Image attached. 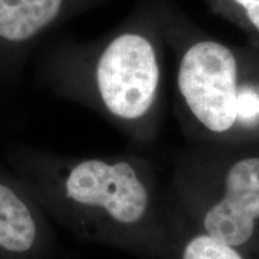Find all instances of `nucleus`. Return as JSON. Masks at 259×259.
Listing matches in <instances>:
<instances>
[{
  "label": "nucleus",
  "mask_w": 259,
  "mask_h": 259,
  "mask_svg": "<svg viewBox=\"0 0 259 259\" xmlns=\"http://www.w3.org/2000/svg\"><path fill=\"white\" fill-rule=\"evenodd\" d=\"M213 11L234 23L259 50V0H206Z\"/></svg>",
  "instance_id": "6e6552de"
},
{
  "label": "nucleus",
  "mask_w": 259,
  "mask_h": 259,
  "mask_svg": "<svg viewBox=\"0 0 259 259\" xmlns=\"http://www.w3.org/2000/svg\"><path fill=\"white\" fill-rule=\"evenodd\" d=\"M77 97L138 147L158 137L163 113L160 37L144 29L116 32L79 66Z\"/></svg>",
  "instance_id": "20e7f679"
},
{
  "label": "nucleus",
  "mask_w": 259,
  "mask_h": 259,
  "mask_svg": "<svg viewBox=\"0 0 259 259\" xmlns=\"http://www.w3.org/2000/svg\"><path fill=\"white\" fill-rule=\"evenodd\" d=\"M64 0H0V41L18 46L47 28Z\"/></svg>",
  "instance_id": "423d86ee"
},
{
  "label": "nucleus",
  "mask_w": 259,
  "mask_h": 259,
  "mask_svg": "<svg viewBox=\"0 0 259 259\" xmlns=\"http://www.w3.org/2000/svg\"><path fill=\"white\" fill-rule=\"evenodd\" d=\"M169 189L193 228L259 257V142L192 144Z\"/></svg>",
  "instance_id": "7ed1b4c3"
},
{
  "label": "nucleus",
  "mask_w": 259,
  "mask_h": 259,
  "mask_svg": "<svg viewBox=\"0 0 259 259\" xmlns=\"http://www.w3.org/2000/svg\"><path fill=\"white\" fill-rule=\"evenodd\" d=\"M176 113L192 144L259 142V50L228 45L190 25H169Z\"/></svg>",
  "instance_id": "f03ea898"
},
{
  "label": "nucleus",
  "mask_w": 259,
  "mask_h": 259,
  "mask_svg": "<svg viewBox=\"0 0 259 259\" xmlns=\"http://www.w3.org/2000/svg\"><path fill=\"white\" fill-rule=\"evenodd\" d=\"M50 216L12 171H0V259H51Z\"/></svg>",
  "instance_id": "39448f33"
},
{
  "label": "nucleus",
  "mask_w": 259,
  "mask_h": 259,
  "mask_svg": "<svg viewBox=\"0 0 259 259\" xmlns=\"http://www.w3.org/2000/svg\"><path fill=\"white\" fill-rule=\"evenodd\" d=\"M9 163L50 219L80 240L139 259L177 258L178 210L150 158L24 147L9 155Z\"/></svg>",
  "instance_id": "f257e3e1"
},
{
  "label": "nucleus",
  "mask_w": 259,
  "mask_h": 259,
  "mask_svg": "<svg viewBox=\"0 0 259 259\" xmlns=\"http://www.w3.org/2000/svg\"><path fill=\"white\" fill-rule=\"evenodd\" d=\"M176 259H259V257L197 231L178 211Z\"/></svg>",
  "instance_id": "0eeeda50"
}]
</instances>
